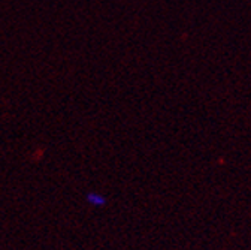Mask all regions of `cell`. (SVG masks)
Masks as SVG:
<instances>
[{
    "mask_svg": "<svg viewBox=\"0 0 251 250\" xmlns=\"http://www.w3.org/2000/svg\"><path fill=\"white\" fill-rule=\"evenodd\" d=\"M87 202L91 204L93 207H103L106 204V199L100 195V194H96V192H90L87 195Z\"/></svg>",
    "mask_w": 251,
    "mask_h": 250,
    "instance_id": "1",
    "label": "cell"
}]
</instances>
